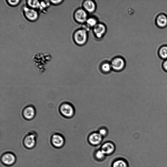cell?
<instances>
[{
	"mask_svg": "<svg viewBox=\"0 0 167 167\" xmlns=\"http://www.w3.org/2000/svg\"><path fill=\"white\" fill-rule=\"evenodd\" d=\"M106 156L101 149L98 150L95 154V156L97 160H103Z\"/></svg>",
	"mask_w": 167,
	"mask_h": 167,
	"instance_id": "ffe728a7",
	"label": "cell"
},
{
	"mask_svg": "<svg viewBox=\"0 0 167 167\" xmlns=\"http://www.w3.org/2000/svg\"><path fill=\"white\" fill-rule=\"evenodd\" d=\"M36 114L35 107L32 105L25 107L22 112L23 118L27 121H30L35 118Z\"/></svg>",
	"mask_w": 167,
	"mask_h": 167,
	"instance_id": "52a82bcc",
	"label": "cell"
},
{
	"mask_svg": "<svg viewBox=\"0 0 167 167\" xmlns=\"http://www.w3.org/2000/svg\"><path fill=\"white\" fill-rule=\"evenodd\" d=\"M94 32L96 37L99 39L101 38L105 35L106 28L103 24H97L94 28Z\"/></svg>",
	"mask_w": 167,
	"mask_h": 167,
	"instance_id": "7c38bea8",
	"label": "cell"
},
{
	"mask_svg": "<svg viewBox=\"0 0 167 167\" xmlns=\"http://www.w3.org/2000/svg\"><path fill=\"white\" fill-rule=\"evenodd\" d=\"M51 143L53 147L56 149H60L64 145L65 140L64 137L61 133H56L51 137Z\"/></svg>",
	"mask_w": 167,
	"mask_h": 167,
	"instance_id": "5b68a950",
	"label": "cell"
},
{
	"mask_svg": "<svg viewBox=\"0 0 167 167\" xmlns=\"http://www.w3.org/2000/svg\"><path fill=\"white\" fill-rule=\"evenodd\" d=\"M7 3L9 5L15 7L18 5L21 2L20 0H15V1H11V0H9V1H6Z\"/></svg>",
	"mask_w": 167,
	"mask_h": 167,
	"instance_id": "7402d4cb",
	"label": "cell"
},
{
	"mask_svg": "<svg viewBox=\"0 0 167 167\" xmlns=\"http://www.w3.org/2000/svg\"><path fill=\"white\" fill-rule=\"evenodd\" d=\"M37 133L36 132H29L23 139L22 143L24 147L28 149L34 148L37 144Z\"/></svg>",
	"mask_w": 167,
	"mask_h": 167,
	"instance_id": "6da1fadb",
	"label": "cell"
},
{
	"mask_svg": "<svg viewBox=\"0 0 167 167\" xmlns=\"http://www.w3.org/2000/svg\"><path fill=\"white\" fill-rule=\"evenodd\" d=\"M159 53L160 56L164 59L167 58V46H164L161 48Z\"/></svg>",
	"mask_w": 167,
	"mask_h": 167,
	"instance_id": "d6986e66",
	"label": "cell"
},
{
	"mask_svg": "<svg viewBox=\"0 0 167 167\" xmlns=\"http://www.w3.org/2000/svg\"><path fill=\"white\" fill-rule=\"evenodd\" d=\"M163 67L165 71L167 72V60L165 61L163 63Z\"/></svg>",
	"mask_w": 167,
	"mask_h": 167,
	"instance_id": "cb8c5ba5",
	"label": "cell"
},
{
	"mask_svg": "<svg viewBox=\"0 0 167 167\" xmlns=\"http://www.w3.org/2000/svg\"><path fill=\"white\" fill-rule=\"evenodd\" d=\"M104 138L98 132L91 133L88 138L89 143L93 146H97L101 144Z\"/></svg>",
	"mask_w": 167,
	"mask_h": 167,
	"instance_id": "9c48e42d",
	"label": "cell"
},
{
	"mask_svg": "<svg viewBox=\"0 0 167 167\" xmlns=\"http://www.w3.org/2000/svg\"><path fill=\"white\" fill-rule=\"evenodd\" d=\"M100 69L104 73H109L112 70L111 64L108 62L103 63L100 67Z\"/></svg>",
	"mask_w": 167,
	"mask_h": 167,
	"instance_id": "9a60e30c",
	"label": "cell"
},
{
	"mask_svg": "<svg viewBox=\"0 0 167 167\" xmlns=\"http://www.w3.org/2000/svg\"><path fill=\"white\" fill-rule=\"evenodd\" d=\"M98 132L103 138H105L108 135V132L106 128H102L99 130Z\"/></svg>",
	"mask_w": 167,
	"mask_h": 167,
	"instance_id": "44dd1931",
	"label": "cell"
},
{
	"mask_svg": "<svg viewBox=\"0 0 167 167\" xmlns=\"http://www.w3.org/2000/svg\"><path fill=\"white\" fill-rule=\"evenodd\" d=\"M27 4L29 7L32 9L36 10L40 9V3L36 0H30L27 1Z\"/></svg>",
	"mask_w": 167,
	"mask_h": 167,
	"instance_id": "2e32d148",
	"label": "cell"
},
{
	"mask_svg": "<svg viewBox=\"0 0 167 167\" xmlns=\"http://www.w3.org/2000/svg\"><path fill=\"white\" fill-rule=\"evenodd\" d=\"M115 146L114 144L111 141H108L102 145L101 149L106 155H110L114 152Z\"/></svg>",
	"mask_w": 167,
	"mask_h": 167,
	"instance_id": "8fae6325",
	"label": "cell"
},
{
	"mask_svg": "<svg viewBox=\"0 0 167 167\" xmlns=\"http://www.w3.org/2000/svg\"><path fill=\"white\" fill-rule=\"evenodd\" d=\"M86 22L87 25L89 28H94L98 24L96 19L94 18H90L88 19Z\"/></svg>",
	"mask_w": 167,
	"mask_h": 167,
	"instance_id": "ac0fdd59",
	"label": "cell"
},
{
	"mask_svg": "<svg viewBox=\"0 0 167 167\" xmlns=\"http://www.w3.org/2000/svg\"><path fill=\"white\" fill-rule=\"evenodd\" d=\"M63 2V1L62 0H60V1H50L51 3L53 4L54 5H58L60 4Z\"/></svg>",
	"mask_w": 167,
	"mask_h": 167,
	"instance_id": "603a6c76",
	"label": "cell"
},
{
	"mask_svg": "<svg viewBox=\"0 0 167 167\" xmlns=\"http://www.w3.org/2000/svg\"><path fill=\"white\" fill-rule=\"evenodd\" d=\"M59 110L61 114L66 119L73 118L75 114L73 106L68 101L64 102L60 105Z\"/></svg>",
	"mask_w": 167,
	"mask_h": 167,
	"instance_id": "7a4b0ae2",
	"label": "cell"
},
{
	"mask_svg": "<svg viewBox=\"0 0 167 167\" xmlns=\"http://www.w3.org/2000/svg\"><path fill=\"white\" fill-rule=\"evenodd\" d=\"M112 167H128V165L124 160L119 159L114 162Z\"/></svg>",
	"mask_w": 167,
	"mask_h": 167,
	"instance_id": "e0dca14e",
	"label": "cell"
},
{
	"mask_svg": "<svg viewBox=\"0 0 167 167\" xmlns=\"http://www.w3.org/2000/svg\"><path fill=\"white\" fill-rule=\"evenodd\" d=\"M157 25L160 27H164L167 25V17L164 14H161L156 19Z\"/></svg>",
	"mask_w": 167,
	"mask_h": 167,
	"instance_id": "5bb4252c",
	"label": "cell"
},
{
	"mask_svg": "<svg viewBox=\"0 0 167 167\" xmlns=\"http://www.w3.org/2000/svg\"><path fill=\"white\" fill-rule=\"evenodd\" d=\"M17 158L15 154L11 152L4 153L1 156L2 163L6 166H11L16 163Z\"/></svg>",
	"mask_w": 167,
	"mask_h": 167,
	"instance_id": "277c9868",
	"label": "cell"
},
{
	"mask_svg": "<svg viewBox=\"0 0 167 167\" xmlns=\"http://www.w3.org/2000/svg\"><path fill=\"white\" fill-rule=\"evenodd\" d=\"M73 38L77 44L80 46L84 45L88 39L87 31L84 29L77 30L74 33Z\"/></svg>",
	"mask_w": 167,
	"mask_h": 167,
	"instance_id": "3957f363",
	"label": "cell"
},
{
	"mask_svg": "<svg viewBox=\"0 0 167 167\" xmlns=\"http://www.w3.org/2000/svg\"><path fill=\"white\" fill-rule=\"evenodd\" d=\"M23 11L25 17L30 21H35L39 18V13L35 9L25 7L23 8Z\"/></svg>",
	"mask_w": 167,
	"mask_h": 167,
	"instance_id": "8992f818",
	"label": "cell"
},
{
	"mask_svg": "<svg viewBox=\"0 0 167 167\" xmlns=\"http://www.w3.org/2000/svg\"><path fill=\"white\" fill-rule=\"evenodd\" d=\"M74 17L75 20L80 23L86 22L88 19L87 12L82 9H79L76 10L74 13Z\"/></svg>",
	"mask_w": 167,
	"mask_h": 167,
	"instance_id": "30bf717a",
	"label": "cell"
},
{
	"mask_svg": "<svg viewBox=\"0 0 167 167\" xmlns=\"http://www.w3.org/2000/svg\"><path fill=\"white\" fill-rule=\"evenodd\" d=\"M112 70L120 72L123 71L125 68V63L123 58L121 57H116L113 59L111 63Z\"/></svg>",
	"mask_w": 167,
	"mask_h": 167,
	"instance_id": "ba28073f",
	"label": "cell"
},
{
	"mask_svg": "<svg viewBox=\"0 0 167 167\" xmlns=\"http://www.w3.org/2000/svg\"><path fill=\"white\" fill-rule=\"evenodd\" d=\"M83 6L84 10L90 13L94 12L96 8L95 3L93 1L90 0L85 1L84 2Z\"/></svg>",
	"mask_w": 167,
	"mask_h": 167,
	"instance_id": "4fadbf2b",
	"label": "cell"
}]
</instances>
